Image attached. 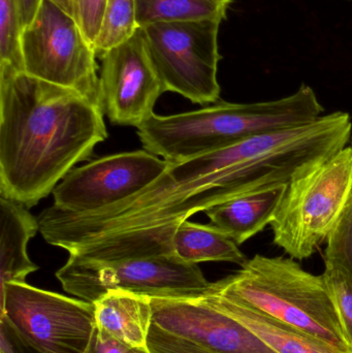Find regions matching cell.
<instances>
[{
  "mask_svg": "<svg viewBox=\"0 0 352 353\" xmlns=\"http://www.w3.org/2000/svg\"><path fill=\"white\" fill-rule=\"evenodd\" d=\"M322 274L341 327L352 346V275L344 268L324 261Z\"/></svg>",
  "mask_w": 352,
  "mask_h": 353,
  "instance_id": "obj_20",
  "label": "cell"
},
{
  "mask_svg": "<svg viewBox=\"0 0 352 353\" xmlns=\"http://www.w3.org/2000/svg\"><path fill=\"white\" fill-rule=\"evenodd\" d=\"M0 315L37 353H87L97 327L94 303L25 283L0 288Z\"/></svg>",
  "mask_w": 352,
  "mask_h": 353,
  "instance_id": "obj_8",
  "label": "cell"
},
{
  "mask_svg": "<svg viewBox=\"0 0 352 353\" xmlns=\"http://www.w3.org/2000/svg\"><path fill=\"white\" fill-rule=\"evenodd\" d=\"M28 352H34L21 339L8 319L3 315H0V353Z\"/></svg>",
  "mask_w": 352,
  "mask_h": 353,
  "instance_id": "obj_25",
  "label": "cell"
},
{
  "mask_svg": "<svg viewBox=\"0 0 352 353\" xmlns=\"http://www.w3.org/2000/svg\"><path fill=\"white\" fill-rule=\"evenodd\" d=\"M287 186L281 185L236 197L209 208L205 214L210 218L211 225L241 245L271 224Z\"/></svg>",
  "mask_w": 352,
  "mask_h": 353,
  "instance_id": "obj_13",
  "label": "cell"
},
{
  "mask_svg": "<svg viewBox=\"0 0 352 353\" xmlns=\"http://www.w3.org/2000/svg\"><path fill=\"white\" fill-rule=\"evenodd\" d=\"M87 353H151L149 348L136 347L96 327Z\"/></svg>",
  "mask_w": 352,
  "mask_h": 353,
  "instance_id": "obj_24",
  "label": "cell"
},
{
  "mask_svg": "<svg viewBox=\"0 0 352 353\" xmlns=\"http://www.w3.org/2000/svg\"><path fill=\"white\" fill-rule=\"evenodd\" d=\"M37 232L39 219L25 205L0 196V288L25 283L39 270L27 254V245Z\"/></svg>",
  "mask_w": 352,
  "mask_h": 353,
  "instance_id": "obj_14",
  "label": "cell"
},
{
  "mask_svg": "<svg viewBox=\"0 0 352 353\" xmlns=\"http://www.w3.org/2000/svg\"><path fill=\"white\" fill-rule=\"evenodd\" d=\"M233 0H136L140 28L157 23L227 19Z\"/></svg>",
  "mask_w": 352,
  "mask_h": 353,
  "instance_id": "obj_17",
  "label": "cell"
},
{
  "mask_svg": "<svg viewBox=\"0 0 352 353\" xmlns=\"http://www.w3.org/2000/svg\"><path fill=\"white\" fill-rule=\"evenodd\" d=\"M352 193V145L291 181L271 222L274 244L309 259L330 236Z\"/></svg>",
  "mask_w": 352,
  "mask_h": 353,
  "instance_id": "obj_4",
  "label": "cell"
},
{
  "mask_svg": "<svg viewBox=\"0 0 352 353\" xmlns=\"http://www.w3.org/2000/svg\"><path fill=\"white\" fill-rule=\"evenodd\" d=\"M101 60L99 99L103 114L114 125L138 128L154 114L157 99L165 92L141 28Z\"/></svg>",
  "mask_w": 352,
  "mask_h": 353,
  "instance_id": "obj_10",
  "label": "cell"
},
{
  "mask_svg": "<svg viewBox=\"0 0 352 353\" xmlns=\"http://www.w3.org/2000/svg\"><path fill=\"white\" fill-rule=\"evenodd\" d=\"M147 346L151 353H215L190 340L169 333L154 323L151 325Z\"/></svg>",
  "mask_w": 352,
  "mask_h": 353,
  "instance_id": "obj_22",
  "label": "cell"
},
{
  "mask_svg": "<svg viewBox=\"0 0 352 353\" xmlns=\"http://www.w3.org/2000/svg\"><path fill=\"white\" fill-rule=\"evenodd\" d=\"M105 2L107 0H76L74 18L93 48L101 30Z\"/></svg>",
  "mask_w": 352,
  "mask_h": 353,
  "instance_id": "obj_23",
  "label": "cell"
},
{
  "mask_svg": "<svg viewBox=\"0 0 352 353\" xmlns=\"http://www.w3.org/2000/svg\"><path fill=\"white\" fill-rule=\"evenodd\" d=\"M351 145H352V138H351Z\"/></svg>",
  "mask_w": 352,
  "mask_h": 353,
  "instance_id": "obj_28",
  "label": "cell"
},
{
  "mask_svg": "<svg viewBox=\"0 0 352 353\" xmlns=\"http://www.w3.org/2000/svg\"><path fill=\"white\" fill-rule=\"evenodd\" d=\"M22 32L21 0H0V66L24 72L21 49Z\"/></svg>",
  "mask_w": 352,
  "mask_h": 353,
  "instance_id": "obj_19",
  "label": "cell"
},
{
  "mask_svg": "<svg viewBox=\"0 0 352 353\" xmlns=\"http://www.w3.org/2000/svg\"><path fill=\"white\" fill-rule=\"evenodd\" d=\"M52 1L55 2L62 10H65L74 18L76 16V0H52Z\"/></svg>",
  "mask_w": 352,
  "mask_h": 353,
  "instance_id": "obj_27",
  "label": "cell"
},
{
  "mask_svg": "<svg viewBox=\"0 0 352 353\" xmlns=\"http://www.w3.org/2000/svg\"><path fill=\"white\" fill-rule=\"evenodd\" d=\"M221 22L157 23L141 28L165 92L178 93L200 105L219 101L217 72L222 58L218 48Z\"/></svg>",
  "mask_w": 352,
  "mask_h": 353,
  "instance_id": "obj_7",
  "label": "cell"
},
{
  "mask_svg": "<svg viewBox=\"0 0 352 353\" xmlns=\"http://www.w3.org/2000/svg\"><path fill=\"white\" fill-rule=\"evenodd\" d=\"M153 323L215 353H276L245 325L192 298H151Z\"/></svg>",
  "mask_w": 352,
  "mask_h": 353,
  "instance_id": "obj_11",
  "label": "cell"
},
{
  "mask_svg": "<svg viewBox=\"0 0 352 353\" xmlns=\"http://www.w3.org/2000/svg\"><path fill=\"white\" fill-rule=\"evenodd\" d=\"M41 0H21L22 3L23 29L34 18Z\"/></svg>",
  "mask_w": 352,
  "mask_h": 353,
  "instance_id": "obj_26",
  "label": "cell"
},
{
  "mask_svg": "<svg viewBox=\"0 0 352 353\" xmlns=\"http://www.w3.org/2000/svg\"><path fill=\"white\" fill-rule=\"evenodd\" d=\"M313 89L302 85L289 97L252 103L217 101L198 111L153 114L138 128L145 150L172 163L233 146L256 134L307 125L322 117Z\"/></svg>",
  "mask_w": 352,
  "mask_h": 353,
  "instance_id": "obj_2",
  "label": "cell"
},
{
  "mask_svg": "<svg viewBox=\"0 0 352 353\" xmlns=\"http://www.w3.org/2000/svg\"><path fill=\"white\" fill-rule=\"evenodd\" d=\"M171 165L146 150L103 157L72 170L54 189L53 205L74 214L103 209L140 192Z\"/></svg>",
  "mask_w": 352,
  "mask_h": 353,
  "instance_id": "obj_9",
  "label": "cell"
},
{
  "mask_svg": "<svg viewBox=\"0 0 352 353\" xmlns=\"http://www.w3.org/2000/svg\"><path fill=\"white\" fill-rule=\"evenodd\" d=\"M140 29L136 0H107L95 53L99 58L134 37Z\"/></svg>",
  "mask_w": 352,
  "mask_h": 353,
  "instance_id": "obj_18",
  "label": "cell"
},
{
  "mask_svg": "<svg viewBox=\"0 0 352 353\" xmlns=\"http://www.w3.org/2000/svg\"><path fill=\"white\" fill-rule=\"evenodd\" d=\"M200 296L211 306L245 325L276 353H343L301 330L266 316L209 290Z\"/></svg>",
  "mask_w": 352,
  "mask_h": 353,
  "instance_id": "obj_12",
  "label": "cell"
},
{
  "mask_svg": "<svg viewBox=\"0 0 352 353\" xmlns=\"http://www.w3.org/2000/svg\"><path fill=\"white\" fill-rule=\"evenodd\" d=\"M324 261L340 265L352 275V193L342 215L327 239Z\"/></svg>",
  "mask_w": 352,
  "mask_h": 353,
  "instance_id": "obj_21",
  "label": "cell"
},
{
  "mask_svg": "<svg viewBox=\"0 0 352 353\" xmlns=\"http://www.w3.org/2000/svg\"><path fill=\"white\" fill-rule=\"evenodd\" d=\"M56 277L68 294L94 303L112 290L150 298H192L210 288L196 263L176 254L134 257L113 261H85L70 256Z\"/></svg>",
  "mask_w": 352,
  "mask_h": 353,
  "instance_id": "obj_5",
  "label": "cell"
},
{
  "mask_svg": "<svg viewBox=\"0 0 352 353\" xmlns=\"http://www.w3.org/2000/svg\"><path fill=\"white\" fill-rule=\"evenodd\" d=\"M101 109L72 89L0 66V196L29 209L107 140Z\"/></svg>",
  "mask_w": 352,
  "mask_h": 353,
  "instance_id": "obj_1",
  "label": "cell"
},
{
  "mask_svg": "<svg viewBox=\"0 0 352 353\" xmlns=\"http://www.w3.org/2000/svg\"><path fill=\"white\" fill-rule=\"evenodd\" d=\"M209 290L352 353L324 276L305 271L291 257L256 255Z\"/></svg>",
  "mask_w": 352,
  "mask_h": 353,
  "instance_id": "obj_3",
  "label": "cell"
},
{
  "mask_svg": "<svg viewBox=\"0 0 352 353\" xmlns=\"http://www.w3.org/2000/svg\"><path fill=\"white\" fill-rule=\"evenodd\" d=\"M94 305L97 327L130 345L148 347L147 341L153 323L150 296L112 290Z\"/></svg>",
  "mask_w": 352,
  "mask_h": 353,
  "instance_id": "obj_15",
  "label": "cell"
},
{
  "mask_svg": "<svg viewBox=\"0 0 352 353\" xmlns=\"http://www.w3.org/2000/svg\"><path fill=\"white\" fill-rule=\"evenodd\" d=\"M21 49L25 74L76 91L101 110L94 48L76 19L58 4L41 0L23 29Z\"/></svg>",
  "mask_w": 352,
  "mask_h": 353,
  "instance_id": "obj_6",
  "label": "cell"
},
{
  "mask_svg": "<svg viewBox=\"0 0 352 353\" xmlns=\"http://www.w3.org/2000/svg\"><path fill=\"white\" fill-rule=\"evenodd\" d=\"M174 254L189 263L225 261L245 265L248 261L238 245L225 232L213 225L184 221L174 234Z\"/></svg>",
  "mask_w": 352,
  "mask_h": 353,
  "instance_id": "obj_16",
  "label": "cell"
}]
</instances>
